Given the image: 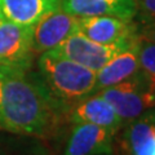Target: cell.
I'll return each instance as SVG.
<instances>
[{
	"mask_svg": "<svg viewBox=\"0 0 155 155\" xmlns=\"http://www.w3.org/2000/svg\"><path fill=\"white\" fill-rule=\"evenodd\" d=\"M115 132L92 123H76L67 140L64 155H111Z\"/></svg>",
	"mask_w": 155,
	"mask_h": 155,
	"instance_id": "cell-7",
	"label": "cell"
},
{
	"mask_svg": "<svg viewBox=\"0 0 155 155\" xmlns=\"http://www.w3.org/2000/svg\"><path fill=\"white\" fill-rule=\"evenodd\" d=\"M62 109L39 75L0 65V129L44 138L56 129Z\"/></svg>",
	"mask_w": 155,
	"mask_h": 155,
	"instance_id": "cell-1",
	"label": "cell"
},
{
	"mask_svg": "<svg viewBox=\"0 0 155 155\" xmlns=\"http://www.w3.org/2000/svg\"><path fill=\"white\" fill-rule=\"evenodd\" d=\"M38 70L44 87L65 109H70L94 93L96 71L69 60L53 49L40 54Z\"/></svg>",
	"mask_w": 155,
	"mask_h": 155,
	"instance_id": "cell-2",
	"label": "cell"
},
{
	"mask_svg": "<svg viewBox=\"0 0 155 155\" xmlns=\"http://www.w3.org/2000/svg\"><path fill=\"white\" fill-rule=\"evenodd\" d=\"M3 19V14H2V12H0V21Z\"/></svg>",
	"mask_w": 155,
	"mask_h": 155,
	"instance_id": "cell-18",
	"label": "cell"
},
{
	"mask_svg": "<svg viewBox=\"0 0 155 155\" xmlns=\"http://www.w3.org/2000/svg\"><path fill=\"white\" fill-rule=\"evenodd\" d=\"M137 35L128 40L113 43V44H100V43H96L85 38L83 34L78 31L69 36L53 51L97 72L111 58H114L116 54H119L120 52L125 51L132 45L137 39Z\"/></svg>",
	"mask_w": 155,
	"mask_h": 155,
	"instance_id": "cell-4",
	"label": "cell"
},
{
	"mask_svg": "<svg viewBox=\"0 0 155 155\" xmlns=\"http://www.w3.org/2000/svg\"><path fill=\"white\" fill-rule=\"evenodd\" d=\"M137 54L140 64V75L146 87L155 94V43L137 36Z\"/></svg>",
	"mask_w": 155,
	"mask_h": 155,
	"instance_id": "cell-14",
	"label": "cell"
},
{
	"mask_svg": "<svg viewBox=\"0 0 155 155\" xmlns=\"http://www.w3.org/2000/svg\"><path fill=\"white\" fill-rule=\"evenodd\" d=\"M138 35H141L142 38L155 43V18L146 19L145 25L141 27V30H140Z\"/></svg>",
	"mask_w": 155,
	"mask_h": 155,
	"instance_id": "cell-17",
	"label": "cell"
},
{
	"mask_svg": "<svg viewBox=\"0 0 155 155\" xmlns=\"http://www.w3.org/2000/svg\"><path fill=\"white\" fill-rule=\"evenodd\" d=\"M61 8L76 17L114 16L129 21L137 13L134 0H61Z\"/></svg>",
	"mask_w": 155,
	"mask_h": 155,
	"instance_id": "cell-11",
	"label": "cell"
},
{
	"mask_svg": "<svg viewBox=\"0 0 155 155\" xmlns=\"http://www.w3.org/2000/svg\"><path fill=\"white\" fill-rule=\"evenodd\" d=\"M32 26L0 21V65L30 69L32 60Z\"/></svg>",
	"mask_w": 155,
	"mask_h": 155,
	"instance_id": "cell-6",
	"label": "cell"
},
{
	"mask_svg": "<svg viewBox=\"0 0 155 155\" xmlns=\"http://www.w3.org/2000/svg\"><path fill=\"white\" fill-rule=\"evenodd\" d=\"M0 155H44V153L35 146H14L0 142Z\"/></svg>",
	"mask_w": 155,
	"mask_h": 155,
	"instance_id": "cell-15",
	"label": "cell"
},
{
	"mask_svg": "<svg viewBox=\"0 0 155 155\" xmlns=\"http://www.w3.org/2000/svg\"><path fill=\"white\" fill-rule=\"evenodd\" d=\"M138 71L140 64L137 54V39H136V41L129 48L111 58L104 67H101L96 72L94 93L137 75Z\"/></svg>",
	"mask_w": 155,
	"mask_h": 155,
	"instance_id": "cell-12",
	"label": "cell"
},
{
	"mask_svg": "<svg viewBox=\"0 0 155 155\" xmlns=\"http://www.w3.org/2000/svg\"><path fill=\"white\" fill-rule=\"evenodd\" d=\"M123 127L120 147L124 155H155V109Z\"/></svg>",
	"mask_w": 155,
	"mask_h": 155,
	"instance_id": "cell-10",
	"label": "cell"
},
{
	"mask_svg": "<svg viewBox=\"0 0 155 155\" xmlns=\"http://www.w3.org/2000/svg\"><path fill=\"white\" fill-rule=\"evenodd\" d=\"M78 31L100 44H113L128 40L137 35L136 27L129 19L114 16L79 17Z\"/></svg>",
	"mask_w": 155,
	"mask_h": 155,
	"instance_id": "cell-8",
	"label": "cell"
},
{
	"mask_svg": "<svg viewBox=\"0 0 155 155\" xmlns=\"http://www.w3.org/2000/svg\"><path fill=\"white\" fill-rule=\"evenodd\" d=\"M137 13L142 16V18L151 19L155 18V0H134Z\"/></svg>",
	"mask_w": 155,
	"mask_h": 155,
	"instance_id": "cell-16",
	"label": "cell"
},
{
	"mask_svg": "<svg viewBox=\"0 0 155 155\" xmlns=\"http://www.w3.org/2000/svg\"><path fill=\"white\" fill-rule=\"evenodd\" d=\"M96 93L113 106L124 124L155 109V94L146 87L140 71L137 75Z\"/></svg>",
	"mask_w": 155,
	"mask_h": 155,
	"instance_id": "cell-3",
	"label": "cell"
},
{
	"mask_svg": "<svg viewBox=\"0 0 155 155\" xmlns=\"http://www.w3.org/2000/svg\"><path fill=\"white\" fill-rule=\"evenodd\" d=\"M79 17L64 11L61 7L43 16L32 26V52L41 54L57 48L72 34L78 32Z\"/></svg>",
	"mask_w": 155,
	"mask_h": 155,
	"instance_id": "cell-5",
	"label": "cell"
},
{
	"mask_svg": "<svg viewBox=\"0 0 155 155\" xmlns=\"http://www.w3.org/2000/svg\"><path fill=\"white\" fill-rule=\"evenodd\" d=\"M69 119L71 123H92L113 132L123 128V120L115 113L107 101L98 93H92L70 107Z\"/></svg>",
	"mask_w": 155,
	"mask_h": 155,
	"instance_id": "cell-9",
	"label": "cell"
},
{
	"mask_svg": "<svg viewBox=\"0 0 155 155\" xmlns=\"http://www.w3.org/2000/svg\"><path fill=\"white\" fill-rule=\"evenodd\" d=\"M61 7V0H0L3 18L22 26H34L43 16Z\"/></svg>",
	"mask_w": 155,
	"mask_h": 155,
	"instance_id": "cell-13",
	"label": "cell"
}]
</instances>
